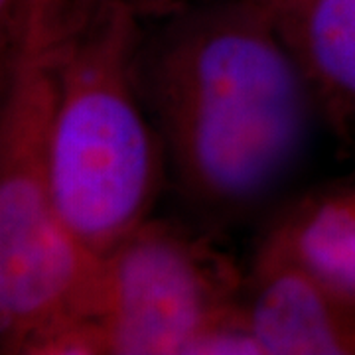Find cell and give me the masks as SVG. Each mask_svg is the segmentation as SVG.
<instances>
[{
    "mask_svg": "<svg viewBox=\"0 0 355 355\" xmlns=\"http://www.w3.org/2000/svg\"><path fill=\"white\" fill-rule=\"evenodd\" d=\"M137 85L170 182L211 225L249 216L279 190L320 119L268 0L156 20L140 40Z\"/></svg>",
    "mask_w": 355,
    "mask_h": 355,
    "instance_id": "6da1fadb",
    "label": "cell"
},
{
    "mask_svg": "<svg viewBox=\"0 0 355 355\" xmlns=\"http://www.w3.org/2000/svg\"><path fill=\"white\" fill-rule=\"evenodd\" d=\"M142 34L127 0H89L48 53L55 203L65 227L97 259L150 219L168 178L137 85Z\"/></svg>",
    "mask_w": 355,
    "mask_h": 355,
    "instance_id": "7a4b0ae2",
    "label": "cell"
},
{
    "mask_svg": "<svg viewBox=\"0 0 355 355\" xmlns=\"http://www.w3.org/2000/svg\"><path fill=\"white\" fill-rule=\"evenodd\" d=\"M2 64L0 354L38 355L60 330L93 320L101 259L76 241L55 203L50 55L18 53Z\"/></svg>",
    "mask_w": 355,
    "mask_h": 355,
    "instance_id": "3957f363",
    "label": "cell"
},
{
    "mask_svg": "<svg viewBox=\"0 0 355 355\" xmlns=\"http://www.w3.org/2000/svg\"><path fill=\"white\" fill-rule=\"evenodd\" d=\"M245 284L209 235L150 217L101 259L91 314L107 355H190L245 306Z\"/></svg>",
    "mask_w": 355,
    "mask_h": 355,
    "instance_id": "277c9868",
    "label": "cell"
},
{
    "mask_svg": "<svg viewBox=\"0 0 355 355\" xmlns=\"http://www.w3.org/2000/svg\"><path fill=\"white\" fill-rule=\"evenodd\" d=\"M247 308L266 355H355V292L284 257L257 249Z\"/></svg>",
    "mask_w": 355,
    "mask_h": 355,
    "instance_id": "5b68a950",
    "label": "cell"
},
{
    "mask_svg": "<svg viewBox=\"0 0 355 355\" xmlns=\"http://www.w3.org/2000/svg\"><path fill=\"white\" fill-rule=\"evenodd\" d=\"M280 36L338 135L355 127V0H268Z\"/></svg>",
    "mask_w": 355,
    "mask_h": 355,
    "instance_id": "8992f818",
    "label": "cell"
},
{
    "mask_svg": "<svg viewBox=\"0 0 355 355\" xmlns=\"http://www.w3.org/2000/svg\"><path fill=\"white\" fill-rule=\"evenodd\" d=\"M259 251L355 292V178L296 196L266 225Z\"/></svg>",
    "mask_w": 355,
    "mask_h": 355,
    "instance_id": "52a82bcc",
    "label": "cell"
},
{
    "mask_svg": "<svg viewBox=\"0 0 355 355\" xmlns=\"http://www.w3.org/2000/svg\"><path fill=\"white\" fill-rule=\"evenodd\" d=\"M142 20H164L168 16L200 8L221 0H127Z\"/></svg>",
    "mask_w": 355,
    "mask_h": 355,
    "instance_id": "ba28073f",
    "label": "cell"
}]
</instances>
